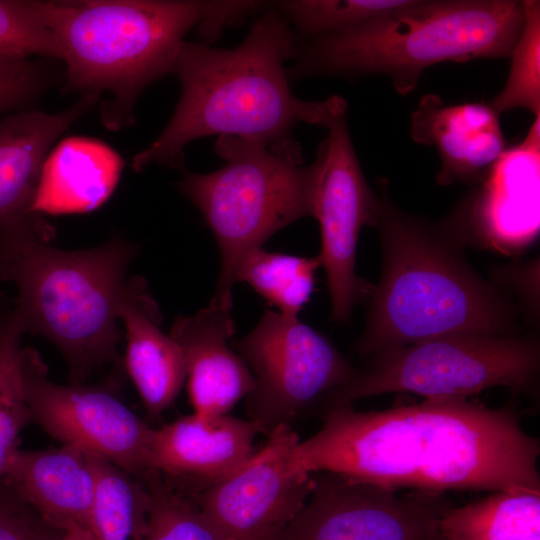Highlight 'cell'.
Instances as JSON below:
<instances>
[{
    "label": "cell",
    "mask_w": 540,
    "mask_h": 540,
    "mask_svg": "<svg viewBox=\"0 0 540 540\" xmlns=\"http://www.w3.org/2000/svg\"><path fill=\"white\" fill-rule=\"evenodd\" d=\"M59 59L66 91L111 94L102 120L111 130L132 123L142 90L173 73L184 36L198 26L205 41L257 9L255 1H38Z\"/></svg>",
    "instance_id": "cell-4"
},
{
    "label": "cell",
    "mask_w": 540,
    "mask_h": 540,
    "mask_svg": "<svg viewBox=\"0 0 540 540\" xmlns=\"http://www.w3.org/2000/svg\"><path fill=\"white\" fill-rule=\"evenodd\" d=\"M55 540H96V538L84 528L72 527L62 531Z\"/></svg>",
    "instance_id": "cell-33"
},
{
    "label": "cell",
    "mask_w": 540,
    "mask_h": 540,
    "mask_svg": "<svg viewBox=\"0 0 540 540\" xmlns=\"http://www.w3.org/2000/svg\"><path fill=\"white\" fill-rule=\"evenodd\" d=\"M21 347L9 357L0 376V484L4 481L9 461L18 449V437L31 421L26 404L20 369Z\"/></svg>",
    "instance_id": "cell-29"
},
{
    "label": "cell",
    "mask_w": 540,
    "mask_h": 540,
    "mask_svg": "<svg viewBox=\"0 0 540 540\" xmlns=\"http://www.w3.org/2000/svg\"><path fill=\"white\" fill-rule=\"evenodd\" d=\"M269 8L233 49L180 44L173 68L179 101L160 135L132 158L135 171L153 163L182 168L185 147L205 136L280 146L295 142L292 132L299 123L327 128L347 113L340 96L306 101L293 94L284 64L294 57L298 39L271 2Z\"/></svg>",
    "instance_id": "cell-2"
},
{
    "label": "cell",
    "mask_w": 540,
    "mask_h": 540,
    "mask_svg": "<svg viewBox=\"0 0 540 540\" xmlns=\"http://www.w3.org/2000/svg\"><path fill=\"white\" fill-rule=\"evenodd\" d=\"M2 245H1V235H0V278L2 279V273H1V250H2Z\"/></svg>",
    "instance_id": "cell-34"
},
{
    "label": "cell",
    "mask_w": 540,
    "mask_h": 540,
    "mask_svg": "<svg viewBox=\"0 0 540 540\" xmlns=\"http://www.w3.org/2000/svg\"><path fill=\"white\" fill-rule=\"evenodd\" d=\"M524 23L510 54L511 66L503 89L489 104L499 115L523 108L540 116V2L523 0Z\"/></svg>",
    "instance_id": "cell-27"
},
{
    "label": "cell",
    "mask_w": 540,
    "mask_h": 540,
    "mask_svg": "<svg viewBox=\"0 0 540 540\" xmlns=\"http://www.w3.org/2000/svg\"><path fill=\"white\" fill-rule=\"evenodd\" d=\"M439 528L445 540H540V492L498 490L452 505Z\"/></svg>",
    "instance_id": "cell-22"
},
{
    "label": "cell",
    "mask_w": 540,
    "mask_h": 540,
    "mask_svg": "<svg viewBox=\"0 0 540 540\" xmlns=\"http://www.w3.org/2000/svg\"><path fill=\"white\" fill-rule=\"evenodd\" d=\"M524 23L517 0H407L353 29L298 40L289 79L383 75L400 95L442 62L509 57Z\"/></svg>",
    "instance_id": "cell-6"
},
{
    "label": "cell",
    "mask_w": 540,
    "mask_h": 540,
    "mask_svg": "<svg viewBox=\"0 0 540 540\" xmlns=\"http://www.w3.org/2000/svg\"><path fill=\"white\" fill-rule=\"evenodd\" d=\"M2 279L18 289L12 311L23 334L40 335L62 353L71 384H83L98 367L119 360V307L126 273L138 247L112 237L96 248L51 247L50 231H0Z\"/></svg>",
    "instance_id": "cell-5"
},
{
    "label": "cell",
    "mask_w": 540,
    "mask_h": 540,
    "mask_svg": "<svg viewBox=\"0 0 540 540\" xmlns=\"http://www.w3.org/2000/svg\"><path fill=\"white\" fill-rule=\"evenodd\" d=\"M122 167L120 155L102 141L80 136L65 138L46 157L32 212L94 210L113 192Z\"/></svg>",
    "instance_id": "cell-21"
},
{
    "label": "cell",
    "mask_w": 540,
    "mask_h": 540,
    "mask_svg": "<svg viewBox=\"0 0 540 540\" xmlns=\"http://www.w3.org/2000/svg\"><path fill=\"white\" fill-rule=\"evenodd\" d=\"M499 116L490 105H446L440 96L428 93L411 115L410 136L437 149L439 184L472 181L484 177L506 150Z\"/></svg>",
    "instance_id": "cell-17"
},
{
    "label": "cell",
    "mask_w": 540,
    "mask_h": 540,
    "mask_svg": "<svg viewBox=\"0 0 540 540\" xmlns=\"http://www.w3.org/2000/svg\"><path fill=\"white\" fill-rule=\"evenodd\" d=\"M299 440L279 427L236 471L187 494L222 540H276L296 517L313 483L295 455Z\"/></svg>",
    "instance_id": "cell-13"
},
{
    "label": "cell",
    "mask_w": 540,
    "mask_h": 540,
    "mask_svg": "<svg viewBox=\"0 0 540 540\" xmlns=\"http://www.w3.org/2000/svg\"><path fill=\"white\" fill-rule=\"evenodd\" d=\"M255 386L246 412L269 436L350 384L356 369L322 334L298 317L266 310L256 326L233 343Z\"/></svg>",
    "instance_id": "cell-9"
},
{
    "label": "cell",
    "mask_w": 540,
    "mask_h": 540,
    "mask_svg": "<svg viewBox=\"0 0 540 540\" xmlns=\"http://www.w3.org/2000/svg\"><path fill=\"white\" fill-rule=\"evenodd\" d=\"M407 0H284L271 2L297 39L338 34L395 10Z\"/></svg>",
    "instance_id": "cell-25"
},
{
    "label": "cell",
    "mask_w": 540,
    "mask_h": 540,
    "mask_svg": "<svg viewBox=\"0 0 540 540\" xmlns=\"http://www.w3.org/2000/svg\"><path fill=\"white\" fill-rule=\"evenodd\" d=\"M321 428L296 444L309 473L328 471L387 489L540 492L539 440L512 403L489 408L463 397L381 411L323 410Z\"/></svg>",
    "instance_id": "cell-1"
},
{
    "label": "cell",
    "mask_w": 540,
    "mask_h": 540,
    "mask_svg": "<svg viewBox=\"0 0 540 540\" xmlns=\"http://www.w3.org/2000/svg\"><path fill=\"white\" fill-rule=\"evenodd\" d=\"M95 474L90 532L96 540H144L150 494L144 481L89 451Z\"/></svg>",
    "instance_id": "cell-23"
},
{
    "label": "cell",
    "mask_w": 540,
    "mask_h": 540,
    "mask_svg": "<svg viewBox=\"0 0 540 540\" xmlns=\"http://www.w3.org/2000/svg\"><path fill=\"white\" fill-rule=\"evenodd\" d=\"M214 152L225 164L210 173L186 172L180 192L200 211L220 251L213 300L233 307L241 259L289 224L312 216L316 165L303 164L295 141L280 146L219 136Z\"/></svg>",
    "instance_id": "cell-7"
},
{
    "label": "cell",
    "mask_w": 540,
    "mask_h": 540,
    "mask_svg": "<svg viewBox=\"0 0 540 540\" xmlns=\"http://www.w3.org/2000/svg\"><path fill=\"white\" fill-rule=\"evenodd\" d=\"M19 369L31 420L63 445L96 453L141 478L151 470V428L110 392L49 380L38 352L21 349Z\"/></svg>",
    "instance_id": "cell-12"
},
{
    "label": "cell",
    "mask_w": 540,
    "mask_h": 540,
    "mask_svg": "<svg viewBox=\"0 0 540 540\" xmlns=\"http://www.w3.org/2000/svg\"><path fill=\"white\" fill-rule=\"evenodd\" d=\"M375 227L383 256L362 355L457 334L511 336V301L469 265L448 222L432 224L396 206L380 189Z\"/></svg>",
    "instance_id": "cell-3"
},
{
    "label": "cell",
    "mask_w": 540,
    "mask_h": 540,
    "mask_svg": "<svg viewBox=\"0 0 540 540\" xmlns=\"http://www.w3.org/2000/svg\"><path fill=\"white\" fill-rule=\"evenodd\" d=\"M99 98L86 94L57 114L32 110L0 120V231L43 220L32 207L46 157L55 140Z\"/></svg>",
    "instance_id": "cell-18"
},
{
    "label": "cell",
    "mask_w": 540,
    "mask_h": 540,
    "mask_svg": "<svg viewBox=\"0 0 540 540\" xmlns=\"http://www.w3.org/2000/svg\"><path fill=\"white\" fill-rule=\"evenodd\" d=\"M44 85L42 70L32 62L0 64V112L25 104Z\"/></svg>",
    "instance_id": "cell-31"
},
{
    "label": "cell",
    "mask_w": 540,
    "mask_h": 540,
    "mask_svg": "<svg viewBox=\"0 0 540 540\" xmlns=\"http://www.w3.org/2000/svg\"><path fill=\"white\" fill-rule=\"evenodd\" d=\"M32 56L59 59L39 2L0 0V64L20 63Z\"/></svg>",
    "instance_id": "cell-28"
},
{
    "label": "cell",
    "mask_w": 540,
    "mask_h": 540,
    "mask_svg": "<svg viewBox=\"0 0 540 540\" xmlns=\"http://www.w3.org/2000/svg\"><path fill=\"white\" fill-rule=\"evenodd\" d=\"M232 306L211 299L191 316H178L169 335L180 346L194 413L202 419L229 414L255 386L242 357L230 347L235 333Z\"/></svg>",
    "instance_id": "cell-16"
},
{
    "label": "cell",
    "mask_w": 540,
    "mask_h": 540,
    "mask_svg": "<svg viewBox=\"0 0 540 540\" xmlns=\"http://www.w3.org/2000/svg\"><path fill=\"white\" fill-rule=\"evenodd\" d=\"M118 316L126 330V369L147 412L158 416L175 402L187 378L184 354L161 331L160 310L142 278L131 279Z\"/></svg>",
    "instance_id": "cell-20"
},
{
    "label": "cell",
    "mask_w": 540,
    "mask_h": 540,
    "mask_svg": "<svg viewBox=\"0 0 540 540\" xmlns=\"http://www.w3.org/2000/svg\"><path fill=\"white\" fill-rule=\"evenodd\" d=\"M141 479L150 494L144 540H222L193 499L160 472L148 470Z\"/></svg>",
    "instance_id": "cell-26"
},
{
    "label": "cell",
    "mask_w": 540,
    "mask_h": 540,
    "mask_svg": "<svg viewBox=\"0 0 540 540\" xmlns=\"http://www.w3.org/2000/svg\"><path fill=\"white\" fill-rule=\"evenodd\" d=\"M22 334L11 314L0 316V376L11 354L20 347Z\"/></svg>",
    "instance_id": "cell-32"
},
{
    "label": "cell",
    "mask_w": 540,
    "mask_h": 540,
    "mask_svg": "<svg viewBox=\"0 0 540 540\" xmlns=\"http://www.w3.org/2000/svg\"><path fill=\"white\" fill-rule=\"evenodd\" d=\"M540 365L533 338L483 334L442 336L372 356L354 380L330 395L323 410L381 394L468 398L493 387L528 390Z\"/></svg>",
    "instance_id": "cell-8"
},
{
    "label": "cell",
    "mask_w": 540,
    "mask_h": 540,
    "mask_svg": "<svg viewBox=\"0 0 540 540\" xmlns=\"http://www.w3.org/2000/svg\"><path fill=\"white\" fill-rule=\"evenodd\" d=\"M4 482L50 527L90 531L95 489L89 451L63 445L12 455Z\"/></svg>",
    "instance_id": "cell-19"
},
{
    "label": "cell",
    "mask_w": 540,
    "mask_h": 540,
    "mask_svg": "<svg viewBox=\"0 0 540 540\" xmlns=\"http://www.w3.org/2000/svg\"><path fill=\"white\" fill-rule=\"evenodd\" d=\"M319 266L318 256L300 257L260 247L241 259L234 280L249 284L279 313L297 317L311 297Z\"/></svg>",
    "instance_id": "cell-24"
},
{
    "label": "cell",
    "mask_w": 540,
    "mask_h": 540,
    "mask_svg": "<svg viewBox=\"0 0 540 540\" xmlns=\"http://www.w3.org/2000/svg\"><path fill=\"white\" fill-rule=\"evenodd\" d=\"M248 419L226 414L205 420L195 413L155 429L151 469L190 494L227 477L256 452L258 434Z\"/></svg>",
    "instance_id": "cell-15"
},
{
    "label": "cell",
    "mask_w": 540,
    "mask_h": 540,
    "mask_svg": "<svg viewBox=\"0 0 540 540\" xmlns=\"http://www.w3.org/2000/svg\"><path fill=\"white\" fill-rule=\"evenodd\" d=\"M315 159L316 177L312 216L318 221L321 251L331 298V320L349 323L355 304L371 286L355 272L356 248L361 229L375 227L379 195L368 184L357 158L346 114L326 128Z\"/></svg>",
    "instance_id": "cell-11"
},
{
    "label": "cell",
    "mask_w": 540,
    "mask_h": 540,
    "mask_svg": "<svg viewBox=\"0 0 540 540\" xmlns=\"http://www.w3.org/2000/svg\"><path fill=\"white\" fill-rule=\"evenodd\" d=\"M310 494L276 540H445L446 493L399 491L338 473H312Z\"/></svg>",
    "instance_id": "cell-10"
},
{
    "label": "cell",
    "mask_w": 540,
    "mask_h": 540,
    "mask_svg": "<svg viewBox=\"0 0 540 540\" xmlns=\"http://www.w3.org/2000/svg\"><path fill=\"white\" fill-rule=\"evenodd\" d=\"M540 116L521 143L506 149L481 187L448 222L459 239L473 238L503 254L527 247L539 231Z\"/></svg>",
    "instance_id": "cell-14"
},
{
    "label": "cell",
    "mask_w": 540,
    "mask_h": 540,
    "mask_svg": "<svg viewBox=\"0 0 540 540\" xmlns=\"http://www.w3.org/2000/svg\"><path fill=\"white\" fill-rule=\"evenodd\" d=\"M47 525L4 481L0 484V540H55Z\"/></svg>",
    "instance_id": "cell-30"
}]
</instances>
